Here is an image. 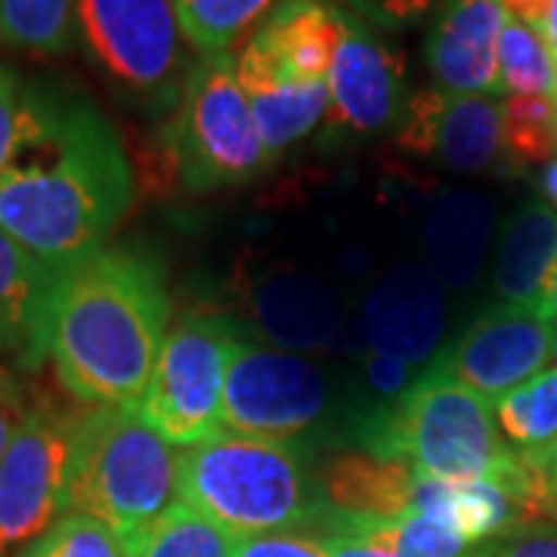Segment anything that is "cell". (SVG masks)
Listing matches in <instances>:
<instances>
[{
    "mask_svg": "<svg viewBox=\"0 0 557 557\" xmlns=\"http://www.w3.org/2000/svg\"><path fill=\"white\" fill-rule=\"evenodd\" d=\"M131 201V161L100 109L78 94L25 84L20 139L0 177V230L65 273L106 248Z\"/></svg>",
    "mask_w": 557,
    "mask_h": 557,
    "instance_id": "obj_1",
    "label": "cell"
},
{
    "mask_svg": "<svg viewBox=\"0 0 557 557\" xmlns=\"http://www.w3.org/2000/svg\"><path fill=\"white\" fill-rule=\"evenodd\" d=\"M171 298L161 270L131 248H100L57 278L47 359L87 406H139L168 338Z\"/></svg>",
    "mask_w": 557,
    "mask_h": 557,
    "instance_id": "obj_2",
    "label": "cell"
},
{
    "mask_svg": "<svg viewBox=\"0 0 557 557\" xmlns=\"http://www.w3.org/2000/svg\"><path fill=\"white\" fill-rule=\"evenodd\" d=\"M310 449L218 431L177 458V496L239 539L263 533L319 539L338 515L322 502Z\"/></svg>",
    "mask_w": 557,
    "mask_h": 557,
    "instance_id": "obj_3",
    "label": "cell"
},
{
    "mask_svg": "<svg viewBox=\"0 0 557 557\" xmlns=\"http://www.w3.org/2000/svg\"><path fill=\"white\" fill-rule=\"evenodd\" d=\"M357 449L399 458L416 474L437 480H480L515 474L523 456L502 437L490 399L434 362L397 406H379L362 418Z\"/></svg>",
    "mask_w": 557,
    "mask_h": 557,
    "instance_id": "obj_4",
    "label": "cell"
},
{
    "mask_svg": "<svg viewBox=\"0 0 557 557\" xmlns=\"http://www.w3.org/2000/svg\"><path fill=\"white\" fill-rule=\"evenodd\" d=\"M177 458L137 406H90L75 416L65 515H87L139 542L174 505Z\"/></svg>",
    "mask_w": 557,
    "mask_h": 557,
    "instance_id": "obj_5",
    "label": "cell"
},
{
    "mask_svg": "<svg viewBox=\"0 0 557 557\" xmlns=\"http://www.w3.org/2000/svg\"><path fill=\"white\" fill-rule=\"evenodd\" d=\"M164 149L174 177L189 193L245 186L273 164L230 53L193 62Z\"/></svg>",
    "mask_w": 557,
    "mask_h": 557,
    "instance_id": "obj_6",
    "label": "cell"
},
{
    "mask_svg": "<svg viewBox=\"0 0 557 557\" xmlns=\"http://www.w3.org/2000/svg\"><path fill=\"white\" fill-rule=\"evenodd\" d=\"M90 60L131 106L171 115L189 78L183 28L171 0H75Z\"/></svg>",
    "mask_w": 557,
    "mask_h": 557,
    "instance_id": "obj_7",
    "label": "cell"
},
{
    "mask_svg": "<svg viewBox=\"0 0 557 557\" xmlns=\"http://www.w3.org/2000/svg\"><path fill=\"white\" fill-rule=\"evenodd\" d=\"M338 406L344 399L319 362L242 338L226 372L220 431L313 446L310 437L341 424L350 440V421L338 416Z\"/></svg>",
    "mask_w": 557,
    "mask_h": 557,
    "instance_id": "obj_8",
    "label": "cell"
},
{
    "mask_svg": "<svg viewBox=\"0 0 557 557\" xmlns=\"http://www.w3.org/2000/svg\"><path fill=\"white\" fill-rule=\"evenodd\" d=\"M242 338L233 319L214 313H189L168 332L137 409L171 446H196L220 431L226 372Z\"/></svg>",
    "mask_w": 557,
    "mask_h": 557,
    "instance_id": "obj_9",
    "label": "cell"
},
{
    "mask_svg": "<svg viewBox=\"0 0 557 557\" xmlns=\"http://www.w3.org/2000/svg\"><path fill=\"white\" fill-rule=\"evenodd\" d=\"M75 416L35 403L0 458V557H20L65 515Z\"/></svg>",
    "mask_w": 557,
    "mask_h": 557,
    "instance_id": "obj_10",
    "label": "cell"
},
{
    "mask_svg": "<svg viewBox=\"0 0 557 557\" xmlns=\"http://www.w3.org/2000/svg\"><path fill=\"white\" fill-rule=\"evenodd\" d=\"M557 357V325L545 307H508L483 310L440 362L461 384L498 403L515 387L536 379Z\"/></svg>",
    "mask_w": 557,
    "mask_h": 557,
    "instance_id": "obj_11",
    "label": "cell"
},
{
    "mask_svg": "<svg viewBox=\"0 0 557 557\" xmlns=\"http://www.w3.org/2000/svg\"><path fill=\"white\" fill-rule=\"evenodd\" d=\"M332 127L347 134H381L406 112V62L379 32L344 13L341 44L329 69Z\"/></svg>",
    "mask_w": 557,
    "mask_h": 557,
    "instance_id": "obj_12",
    "label": "cell"
},
{
    "mask_svg": "<svg viewBox=\"0 0 557 557\" xmlns=\"http://www.w3.org/2000/svg\"><path fill=\"white\" fill-rule=\"evenodd\" d=\"M357 319L366 350L424 366L446 332V292L424 263L399 260L372 278Z\"/></svg>",
    "mask_w": 557,
    "mask_h": 557,
    "instance_id": "obj_13",
    "label": "cell"
},
{
    "mask_svg": "<svg viewBox=\"0 0 557 557\" xmlns=\"http://www.w3.org/2000/svg\"><path fill=\"white\" fill-rule=\"evenodd\" d=\"M397 146L456 174H480L502 152V102L474 94L421 90L406 102Z\"/></svg>",
    "mask_w": 557,
    "mask_h": 557,
    "instance_id": "obj_14",
    "label": "cell"
},
{
    "mask_svg": "<svg viewBox=\"0 0 557 557\" xmlns=\"http://www.w3.org/2000/svg\"><path fill=\"white\" fill-rule=\"evenodd\" d=\"M248 317L263 338L278 350L317 354L344 344L359 332V319L347 313L341 295L319 276L300 270H273L248 288Z\"/></svg>",
    "mask_w": 557,
    "mask_h": 557,
    "instance_id": "obj_15",
    "label": "cell"
},
{
    "mask_svg": "<svg viewBox=\"0 0 557 557\" xmlns=\"http://www.w3.org/2000/svg\"><path fill=\"white\" fill-rule=\"evenodd\" d=\"M498 0H443L424 44L428 65L446 94H502L498 40L505 28Z\"/></svg>",
    "mask_w": 557,
    "mask_h": 557,
    "instance_id": "obj_16",
    "label": "cell"
},
{
    "mask_svg": "<svg viewBox=\"0 0 557 557\" xmlns=\"http://www.w3.org/2000/svg\"><path fill=\"white\" fill-rule=\"evenodd\" d=\"M236 72L273 161L307 137L329 112V84L298 78L255 35L236 60Z\"/></svg>",
    "mask_w": 557,
    "mask_h": 557,
    "instance_id": "obj_17",
    "label": "cell"
},
{
    "mask_svg": "<svg viewBox=\"0 0 557 557\" xmlns=\"http://www.w3.org/2000/svg\"><path fill=\"white\" fill-rule=\"evenodd\" d=\"M493 233L490 201L471 189H440L421 220L424 267L443 288L465 292L480 276Z\"/></svg>",
    "mask_w": 557,
    "mask_h": 557,
    "instance_id": "obj_18",
    "label": "cell"
},
{
    "mask_svg": "<svg viewBox=\"0 0 557 557\" xmlns=\"http://www.w3.org/2000/svg\"><path fill=\"white\" fill-rule=\"evenodd\" d=\"M60 273L0 230V350L25 369L47 359V317Z\"/></svg>",
    "mask_w": 557,
    "mask_h": 557,
    "instance_id": "obj_19",
    "label": "cell"
},
{
    "mask_svg": "<svg viewBox=\"0 0 557 557\" xmlns=\"http://www.w3.org/2000/svg\"><path fill=\"white\" fill-rule=\"evenodd\" d=\"M317 478L322 502L341 518L391 520L412 508L418 474L409 461L350 449L325 461Z\"/></svg>",
    "mask_w": 557,
    "mask_h": 557,
    "instance_id": "obj_20",
    "label": "cell"
},
{
    "mask_svg": "<svg viewBox=\"0 0 557 557\" xmlns=\"http://www.w3.org/2000/svg\"><path fill=\"white\" fill-rule=\"evenodd\" d=\"M557 263V211L527 201L508 218L493 260V292L508 307H542Z\"/></svg>",
    "mask_w": 557,
    "mask_h": 557,
    "instance_id": "obj_21",
    "label": "cell"
},
{
    "mask_svg": "<svg viewBox=\"0 0 557 557\" xmlns=\"http://www.w3.org/2000/svg\"><path fill=\"white\" fill-rule=\"evenodd\" d=\"M344 28V10L329 0H282L255 38L298 78L329 81Z\"/></svg>",
    "mask_w": 557,
    "mask_h": 557,
    "instance_id": "obj_22",
    "label": "cell"
},
{
    "mask_svg": "<svg viewBox=\"0 0 557 557\" xmlns=\"http://www.w3.org/2000/svg\"><path fill=\"white\" fill-rule=\"evenodd\" d=\"M335 533H359L384 545L397 557H486L490 545H474L456 530L418 511H406L391 520H354L341 518ZM332 536V533H329Z\"/></svg>",
    "mask_w": 557,
    "mask_h": 557,
    "instance_id": "obj_23",
    "label": "cell"
},
{
    "mask_svg": "<svg viewBox=\"0 0 557 557\" xmlns=\"http://www.w3.org/2000/svg\"><path fill=\"white\" fill-rule=\"evenodd\" d=\"M496 421L520 456H536L557 437V366L496 403Z\"/></svg>",
    "mask_w": 557,
    "mask_h": 557,
    "instance_id": "obj_24",
    "label": "cell"
},
{
    "mask_svg": "<svg viewBox=\"0 0 557 557\" xmlns=\"http://www.w3.org/2000/svg\"><path fill=\"white\" fill-rule=\"evenodd\" d=\"M239 536L199 515L196 508L174 502L139 539L137 557H233Z\"/></svg>",
    "mask_w": 557,
    "mask_h": 557,
    "instance_id": "obj_25",
    "label": "cell"
},
{
    "mask_svg": "<svg viewBox=\"0 0 557 557\" xmlns=\"http://www.w3.org/2000/svg\"><path fill=\"white\" fill-rule=\"evenodd\" d=\"M75 35V0H0V40L38 57H60Z\"/></svg>",
    "mask_w": 557,
    "mask_h": 557,
    "instance_id": "obj_26",
    "label": "cell"
},
{
    "mask_svg": "<svg viewBox=\"0 0 557 557\" xmlns=\"http://www.w3.org/2000/svg\"><path fill=\"white\" fill-rule=\"evenodd\" d=\"M177 10L183 38L189 40L201 57L226 53L236 40L276 10L278 0H171Z\"/></svg>",
    "mask_w": 557,
    "mask_h": 557,
    "instance_id": "obj_27",
    "label": "cell"
},
{
    "mask_svg": "<svg viewBox=\"0 0 557 557\" xmlns=\"http://www.w3.org/2000/svg\"><path fill=\"white\" fill-rule=\"evenodd\" d=\"M498 75L502 90H511L515 97L557 100V60L548 40L511 16L505 20L498 40Z\"/></svg>",
    "mask_w": 557,
    "mask_h": 557,
    "instance_id": "obj_28",
    "label": "cell"
},
{
    "mask_svg": "<svg viewBox=\"0 0 557 557\" xmlns=\"http://www.w3.org/2000/svg\"><path fill=\"white\" fill-rule=\"evenodd\" d=\"M502 149L518 168L557 156V100L511 97L502 102Z\"/></svg>",
    "mask_w": 557,
    "mask_h": 557,
    "instance_id": "obj_29",
    "label": "cell"
},
{
    "mask_svg": "<svg viewBox=\"0 0 557 557\" xmlns=\"http://www.w3.org/2000/svg\"><path fill=\"white\" fill-rule=\"evenodd\" d=\"M137 545L102 520L69 511L20 557H137Z\"/></svg>",
    "mask_w": 557,
    "mask_h": 557,
    "instance_id": "obj_30",
    "label": "cell"
},
{
    "mask_svg": "<svg viewBox=\"0 0 557 557\" xmlns=\"http://www.w3.org/2000/svg\"><path fill=\"white\" fill-rule=\"evenodd\" d=\"M359 381H362V394L372 399L375 406H397L406 397V391L418 381L416 366H406L399 359L381 357V354H362L359 359Z\"/></svg>",
    "mask_w": 557,
    "mask_h": 557,
    "instance_id": "obj_31",
    "label": "cell"
},
{
    "mask_svg": "<svg viewBox=\"0 0 557 557\" xmlns=\"http://www.w3.org/2000/svg\"><path fill=\"white\" fill-rule=\"evenodd\" d=\"M233 557H325V548L307 533H263L242 536Z\"/></svg>",
    "mask_w": 557,
    "mask_h": 557,
    "instance_id": "obj_32",
    "label": "cell"
},
{
    "mask_svg": "<svg viewBox=\"0 0 557 557\" xmlns=\"http://www.w3.org/2000/svg\"><path fill=\"white\" fill-rule=\"evenodd\" d=\"M22 90H25V84L20 81V75L13 69L0 65V177L13 159V149L20 139Z\"/></svg>",
    "mask_w": 557,
    "mask_h": 557,
    "instance_id": "obj_33",
    "label": "cell"
},
{
    "mask_svg": "<svg viewBox=\"0 0 557 557\" xmlns=\"http://www.w3.org/2000/svg\"><path fill=\"white\" fill-rule=\"evenodd\" d=\"M344 3L379 28H409L434 7V0H344Z\"/></svg>",
    "mask_w": 557,
    "mask_h": 557,
    "instance_id": "obj_34",
    "label": "cell"
},
{
    "mask_svg": "<svg viewBox=\"0 0 557 557\" xmlns=\"http://www.w3.org/2000/svg\"><path fill=\"white\" fill-rule=\"evenodd\" d=\"M486 557H557V530H520L515 536L490 542Z\"/></svg>",
    "mask_w": 557,
    "mask_h": 557,
    "instance_id": "obj_35",
    "label": "cell"
},
{
    "mask_svg": "<svg viewBox=\"0 0 557 557\" xmlns=\"http://www.w3.org/2000/svg\"><path fill=\"white\" fill-rule=\"evenodd\" d=\"M28 409L32 406H28L25 394H22V384L13 379L10 369L0 366V458L7 453L13 434L20 431L22 418L28 416Z\"/></svg>",
    "mask_w": 557,
    "mask_h": 557,
    "instance_id": "obj_36",
    "label": "cell"
},
{
    "mask_svg": "<svg viewBox=\"0 0 557 557\" xmlns=\"http://www.w3.org/2000/svg\"><path fill=\"white\" fill-rule=\"evenodd\" d=\"M319 542L325 548V557H397L394 552H387L384 545L359 536V533H332V536H322Z\"/></svg>",
    "mask_w": 557,
    "mask_h": 557,
    "instance_id": "obj_37",
    "label": "cell"
},
{
    "mask_svg": "<svg viewBox=\"0 0 557 557\" xmlns=\"http://www.w3.org/2000/svg\"><path fill=\"white\" fill-rule=\"evenodd\" d=\"M505 7V16L523 22L530 28H536L542 35V25H545V13H548V0H498Z\"/></svg>",
    "mask_w": 557,
    "mask_h": 557,
    "instance_id": "obj_38",
    "label": "cell"
},
{
    "mask_svg": "<svg viewBox=\"0 0 557 557\" xmlns=\"http://www.w3.org/2000/svg\"><path fill=\"white\" fill-rule=\"evenodd\" d=\"M523 458H530V461L539 468V474L545 478L548 490H552V496H555V511H557V437L552 440L542 453H536V456H523Z\"/></svg>",
    "mask_w": 557,
    "mask_h": 557,
    "instance_id": "obj_39",
    "label": "cell"
},
{
    "mask_svg": "<svg viewBox=\"0 0 557 557\" xmlns=\"http://www.w3.org/2000/svg\"><path fill=\"white\" fill-rule=\"evenodd\" d=\"M539 189L545 196V205H552L557 211V156L552 161H545V168L539 174Z\"/></svg>",
    "mask_w": 557,
    "mask_h": 557,
    "instance_id": "obj_40",
    "label": "cell"
},
{
    "mask_svg": "<svg viewBox=\"0 0 557 557\" xmlns=\"http://www.w3.org/2000/svg\"><path fill=\"white\" fill-rule=\"evenodd\" d=\"M542 38L548 40L552 53L557 60V0H548V13H545V25H542Z\"/></svg>",
    "mask_w": 557,
    "mask_h": 557,
    "instance_id": "obj_41",
    "label": "cell"
},
{
    "mask_svg": "<svg viewBox=\"0 0 557 557\" xmlns=\"http://www.w3.org/2000/svg\"><path fill=\"white\" fill-rule=\"evenodd\" d=\"M542 307H545V313L555 319V325H557V263H555V270H552L548 285H545V298H542Z\"/></svg>",
    "mask_w": 557,
    "mask_h": 557,
    "instance_id": "obj_42",
    "label": "cell"
},
{
    "mask_svg": "<svg viewBox=\"0 0 557 557\" xmlns=\"http://www.w3.org/2000/svg\"><path fill=\"white\" fill-rule=\"evenodd\" d=\"M555 518H557V511H555Z\"/></svg>",
    "mask_w": 557,
    "mask_h": 557,
    "instance_id": "obj_43",
    "label": "cell"
}]
</instances>
